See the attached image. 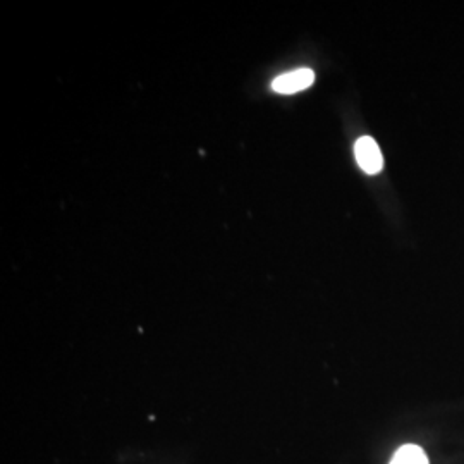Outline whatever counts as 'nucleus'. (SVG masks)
Here are the masks:
<instances>
[{
  "mask_svg": "<svg viewBox=\"0 0 464 464\" xmlns=\"http://www.w3.org/2000/svg\"><path fill=\"white\" fill-rule=\"evenodd\" d=\"M354 157L358 166L366 174H379L383 169V157H382L381 147L372 136H362L354 145Z\"/></svg>",
  "mask_w": 464,
  "mask_h": 464,
  "instance_id": "1",
  "label": "nucleus"
},
{
  "mask_svg": "<svg viewBox=\"0 0 464 464\" xmlns=\"http://www.w3.org/2000/svg\"><path fill=\"white\" fill-rule=\"evenodd\" d=\"M314 82H315V72L312 69L303 67V69H296L277 76L272 82V90L282 95H293L306 90L308 86L314 84Z\"/></svg>",
  "mask_w": 464,
  "mask_h": 464,
  "instance_id": "2",
  "label": "nucleus"
},
{
  "mask_svg": "<svg viewBox=\"0 0 464 464\" xmlns=\"http://www.w3.org/2000/svg\"><path fill=\"white\" fill-rule=\"evenodd\" d=\"M391 464H429V459L418 446H404L394 454Z\"/></svg>",
  "mask_w": 464,
  "mask_h": 464,
  "instance_id": "3",
  "label": "nucleus"
}]
</instances>
